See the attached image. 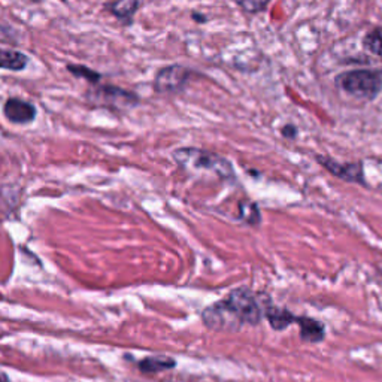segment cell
<instances>
[{
  "mask_svg": "<svg viewBox=\"0 0 382 382\" xmlns=\"http://www.w3.org/2000/svg\"><path fill=\"white\" fill-rule=\"evenodd\" d=\"M240 218L245 220L248 224H259L260 223V210L256 203L251 202H240Z\"/></svg>",
  "mask_w": 382,
  "mask_h": 382,
  "instance_id": "16",
  "label": "cell"
},
{
  "mask_svg": "<svg viewBox=\"0 0 382 382\" xmlns=\"http://www.w3.org/2000/svg\"><path fill=\"white\" fill-rule=\"evenodd\" d=\"M282 135H284L286 137H288V139H294L296 137V135H297V129H296V127L294 125H286L284 127V129H282Z\"/></svg>",
  "mask_w": 382,
  "mask_h": 382,
  "instance_id": "18",
  "label": "cell"
},
{
  "mask_svg": "<svg viewBox=\"0 0 382 382\" xmlns=\"http://www.w3.org/2000/svg\"><path fill=\"white\" fill-rule=\"evenodd\" d=\"M297 324L300 325V337L305 342L317 344V342H321L325 336L324 324L314 318L297 317Z\"/></svg>",
  "mask_w": 382,
  "mask_h": 382,
  "instance_id": "9",
  "label": "cell"
},
{
  "mask_svg": "<svg viewBox=\"0 0 382 382\" xmlns=\"http://www.w3.org/2000/svg\"><path fill=\"white\" fill-rule=\"evenodd\" d=\"M27 2H30V4H40L42 0H27Z\"/></svg>",
  "mask_w": 382,
  "mask_h": 382,
  "instance_id": "21",
  "label": "cell"
},
{
  "mask_svg": "<svg viewBox=\"0 0 382 382\" xmlns=\"http://www.w3.org/2000/svg\"><path fill=\"white\" fill-rule=\"evenodd\" d=\"M225 302L230 305L244 324L257 325L264 315V309L257 299V294L247 287H239L230 291L225 297Z\"/></svg>",
  "mask_w": 382,
  "mask_h": 382,
  "instance_id": "4",
  "label": "cell"
},
{
  "mask_svg": "<svg viewBox=\"0 0 382 382\" xmlns=\"http://www.w3.org/2000/svg\"><path fill=\"white\" fill-rule=\"evenodd\" d=\"M236 2L248 12H257L264 8L267 0H236Z\"/></svg>",
  "mask_w": 382,
  "mask_h": 382,
  "instance_id": "17",
  "label": "cell"
},
{
  "mask_svg": "<svg viewBox=\"0 0 382 382\" xmlns=\"http://www.w3.org/2000/svg\"><path fill=\"white\" fill-rule=\"evenodd\" d=\"M191 74H193V70L186 66H181V64L166 66L155 74V78L152 82L154 90L163 94L182 91V89L186 87L187 82L190 81Z\"/></svg>",
  "mask_w": 382,
  "mask_h": 382,
  "instance_id": "6",
  "label": "cell"
},
{
  "mask_svg": "<svg viewBox=\"0 0 382 382\" xmlns=\"http://www.w3.org/2000/svg\"><path fill=\"white\" fill-rule=\"evenodd\" d=\"M67 70L74 77L81 78V79H86L90 84H99L102 79L101 74L96 72V70H93V69H90L87 66H84V64H67Z\"/></svg>",
  "mask_w": 382,
  "mask_h": 382,
  "instance_id": "15",
  "label": "cell"
},
{
  "mask_svg": "<svg viewBox=\"0 0 382 382\" xmlns=\"http://www.w3.org/2000/svg\"><path fill=\"white\" fill-rule=\"evenodd\" d=\"M27 64H29V57L24 52L0 48V69L18 72V70H24Z\"/></svg>",
  "mask_w": 382,
  "mask_h": 382,
  "instance_id": "11",
  "label": "cell"
},
{
  "mask_svg": "<svg viewBox=\"0 0 382 382\" xmlns=\"http://www.w3.org/2000/svg\"><path fill=\"white\" fill-rule=\"evenodd\" d=\"M202 320L208 329L215 332L233 333L239 332L240 327L244 325V322L235 314V310L230 308L227 302H225V299L208 306L203 310Z\"/></svg>",
  "mask_w": 382,
  "mask_h": 382,
  "instance_id": "5",
  "label": "cell"
},
{
  "mask_svg": "<svg viewBox=\"0 0 382 382\" xmlns=\"http://www.w3.org/2000/svg\"><path fill=\"white\" fill-rule=\"evenodd\" d=\"M140 372L144 373H159L163 371L174 369L176 361L171 357H147L137 363Z\"/></svg>",
  "mask_w": 382,
  "mask_h": 382,
  "instance_id": "13",
  "label": "cell"
},
{
  "mask_svg": "<svg viewBox=\"0 0 382 382\" xmlns=\"http://www.w3.org/2000/svg\"><path fill=\"white\" fill-rule=\"evenodd\" d=\"M317 160L322 167L327 169L332 175L341 178L342 181L366 184L361 163H339L330 157H324V155H318Z\"/></svg>",
  "mask_w": 382,
  "mask_h": 382,
  "instance_id": "8",
  "label": "cell"
},
{
  "mask_svg": "<svg viewBox=\"0 0 382 382\" xmlns=\"http://www.w3.org/2000/svg\"><path fill=\"white\" fill-rule=\"evenodd\" d=\"M0 382H9V378L4 373H0Z\"/></svg>",
  "mask_w": 382,
  "mask_h": 382,
  "instance_id": "20",
  "label": "cell"
},
{
  "mask_svg": "<svg viewBox=\"0 0 382 382\" xmlns=\"http://www.w3.org/2000/svg\"><path fill=\"white\" fill-rule=\"evenodd\" d=\"M174 160L189 174L203 172L215 175L221 179H232L235 176L230 162L210 151L199 148H179L174 152Z\"/></svg>",
  "mask_w": 382,
  "mask_h": 382,
  "instance_id": "1",
  "label": "cell"
},
{
  "mask_svg": "<svg viewBox=\"0 0 382 382\" xmlns=\"http://www.w3.org/2000/svg\"><path fill=\"white\" fill-rule=\"evenodd\" d=\"M4 116L12 124L26 125L36 120L38 109L32 102H26L18 97H9L4 105Z\"/></svg>",
  "mask_w": 382,
  "mask_h": 382,
  "instance_id": "7",
  "label": "cell"
},
{
  "mask_svg": "<svg viewBox=\"0 0 382 382\" xmlns=\"http://www.w3.org/2000/svg\"><path fill=\"white\" fill-rule=\"evenodd\" d=\"M363 47L371 54L382 57V27H376V29L366 33L363 39Z\"/></svg>",
  "mask_w": 382,
  "mask_h": 382,
  "instance_id": "14",
  "label": "cell"
},
{
  "mask_svg": "<svg viewBox=\"0 0 382 382\" xmlns=\"http://www.w3.org/2000/svg\"><path fill=\"white\" fill-rule=\"evenodd\" d=\"M193 20H194V21H197V23H205V21H206V17L201 16V13H196V12H193Z\"/></svg>",
  "mask_w": 382,
  "mask_h": 382,
  "instance_id": "19",
  "label": "cell"
},
{
  "mask_svg": "<svg viewBox=\"0 0 382 382\" xmlns=\"http://www.w3.org/2000/svg\"><path fill=\"white\" fill-rule=\"evenodd\" d=\"M337 86L357 99L372 101L382 90V74L376 70H349L337 78Z\"/></svg>",
  "mask_w": 382,
  "mask_h": 382,
  "instance_id": "2",
  "label": "cell"
},
{
  "mask_svg": "<svg viewBox=\"0 0 382 382\" xmlns=\"http://www.w3.org/2000/svg\"><path fill=\"white\" fill-rule=\"evenodd\" d=\"M264 317L271 322V327L275 330H284L290 327L291 324L297 322V317H294L290 310L274 306L264 308Z\"/></svg>",
  "mask_w": 382,
  "mask_h": 382,
  "instance_id": "12",
  "label": "cell"
},
{
  "mask_svg": "<svg viewBox=\"0 0 382 382\" xmlns=\"http://www.w3.org/2000/svg\"><path fill=\"white\" fill-rule=\"evenodd\" d=\"M87 101L93 106L105 108L117 112L133 109L139 103L137 94L116 86H97L89 90Z\"/></svg>",
  "mask_w": 382,
  "mask_h": 382,
  "instance_id": "3",
  "label": "cell"
},
{
  "mask_svg": "<svg viewBox=\"0 0 382 382\" xmlns=\"http://www.w3.org/2000/svg\"><path fill=\"white\" fill-rule=\"evenodd\" d=\"M140 6V0H114L106 5V11L123 23H130Z\"/></svg>",
  "mask_w": 382,
  "mask_h": 382,
  "instance_id": "10",
  "label": "cell"
}]
</instances>
